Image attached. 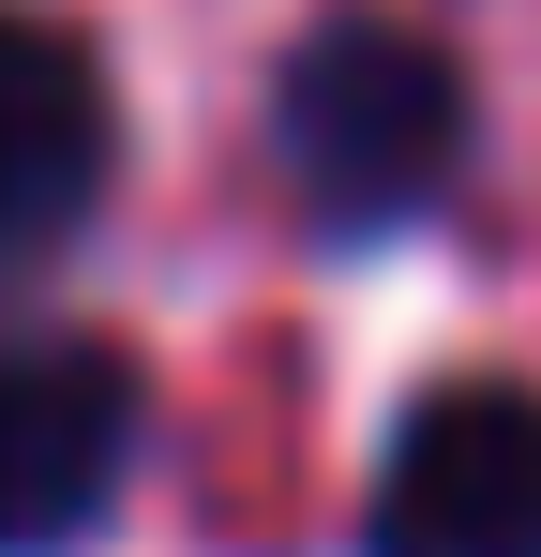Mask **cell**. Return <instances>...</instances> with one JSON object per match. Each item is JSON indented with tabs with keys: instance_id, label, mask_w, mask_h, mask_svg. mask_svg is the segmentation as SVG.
I'll return each instance as SVG.
<instances>
[{
	"instance_id": "obj_2",
	"label": "cell",
	"mask_w": 541,
	"mask_h": 557,
	"mask_svg": "<svg viewBox=\"0 0 541 557\" xmlns=\"http://www.w3.org/2000/svg\"><path fill=\"white\" fill-rule=\"evenodd\" d=\"M376 557H541V392L451 376L376 467Z\"/></svg>"
},
{
	"instance_id": "obj_1",
	"label": "cell",
	"mask_w": 541,
	"mask_h": 557,
	"mask_svg": "<svg viewBox=\"0 0 541 557\" xmlns=\"http://www.w3.org/2000/svg\"><path fill=\"white\" fill-rule=\"evenodd\" d=\"M270 166L301 196V226H331V242L422 226L466 166V76L391 15H331L270 91Z\"/></svg>"
},
{
	"instance_id": "obj_4",
	"label": "cell",
	"mask_w": 541,
	"mask_h": 557,
	"mask_svg": "<svg viewBox=\"0 0 541 557\" xmlns=\"http://www.w3.org/2000/svg\"><path fill=\"white\" fill-rule=\"evenodd\" d=\"M105 182V76H90L76 30L46 15H0V257L15 242H61Z\"/></svg>"
},
{
	"instance_id": "obj_3",
	"label": "cell",
	"mask_w": 541,
	"mask_h": 557,
	"mask_svg": "<svg viewBox=\"0 0 541 557\" xmlns=\"http://www.w3.org/2000/svg\"><path fill=\"white\" fill-rule=\"evenodd\" d=\"M136 467V362L46 332V347H0V557H61L105 528Z\"/></svg>"
}]
</instances>
